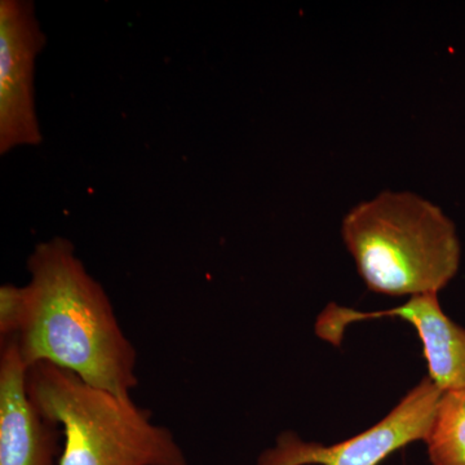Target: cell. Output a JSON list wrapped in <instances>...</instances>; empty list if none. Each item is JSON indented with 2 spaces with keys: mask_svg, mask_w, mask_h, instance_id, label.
I'll use <instances>...</instances> for the list:
<instances>
[{
  "mask_svg": "<svg viewBox=\"0 0 465 465\" xmlns=\"http://www.w3.org/2000/svg\"><path fill=\"white\" fill-rule=\"evenodd\" d=\"M27 271L25 322L15 336L26 367L52 363L100 390L131 397L139 384L136 349L72 242L54 237L36 244Z\"/></svg>",
  "mask_w": 465,
  "mask_h": 465,
  "instance_id": "cell-1",
  "label": "cell"
},
{
  "mask_svg": "<svg viewBox=\"0 0 465 465\" xmlns=\"http://www.w3.org/2000/svg\"><path fill=\"white\" fill-rule=\"evenodd\" d=\"M341 235L366 286L382 295L439 293L460 265L455 225L412 192L361 202L342 220Z\"/></svg>",
  "mask_w": 465,
  "mask_h": 465,
  "instance_id": "cell-2",
  "label": "cell"
},
{
  "mask_svg": "<svg viewBox=\"0 0 465 465\" xmlns=\"http://www.w3.org/2000/svg\"><path fill=\"white\" fill-rule=\"evenodd\" d=\"M26 391L43 415L60 425L58 465H188L185 452L152 412L82 381L69 370L27 367Z\"/></svg>",
  "mask_w": 465,
  "mask_h": 465,
  "instance_id": "cell-3",
  "label": "cell"
},
{
  "mask_svg": "<svg viewBox=\"0 0 465 465\" xmlns=\"http://www.w3.org/2000/svg\"><path fill=\"white\" fill-rule=\"evenodd\" d=\"M442 393L425 378L374 427L335 445L305 442L283 432L256 465H379L403 446L425 440Z\"/></svg>",
  "mask_w": 465,
  "mask_h": 465,
  "instance_id": "cell-4",
  "label": "cell"
},
{
  "mask_svg": "<svg viewBox=\"0 0 465 465\" xmlns=\"http://www.w3.org/2000/svg\"><path fill=\"white\" fill-rule=\"evenodd\" d=\"M45 42L33 2H0V154L42 143L34 73Z\"/></svg>",
  "mask_w": 465,
  "mask_h": 465,
  "instance_id": "cell-5",
  "label": "cell"
},
{
  "mask_svg": "<svg viewBox=\"0 0 465 465\" xmlns=\"http://www.w3.org/2000/svg\"><path fill=\"white\" fill-rule=\"evenodd\" d=\"M397 317L414 326L430 370V379L440 391H465V329L446 316L437 293L411 296L390 311L358 312L330 304L318 317L316 332L339 347L349 324L360 321Z\"/></svg>",
  "mask_w": 465,
  "mask_h": 465,
  "instance_id": "cell-6",
  "label": "cell"
},
{
  "mask_svg": "<svg viewBox=\"0 0 465 465\" xmlns=\"http://www.w3.org/2000/svg\"><path fill=\"white\" fill-rule=\"evenodd\" d=\"M27 367L16 339L0 351V465H58L60 425L39 411L26 391Z\"/></svg>",
  "mask_w": 465,
  "mask_h": 465,
  "instance_id": "cell-7",
  "label": "cell"
},
{
  "mask_svg": "<svg viewBox=\"0 0 465 465\" xmlns=\"http://www.w3.org/2000/svg\"><path fill=\"white\" fill-rule=\"evenodd\" d=\"M424 440L432 465H465V391H443Z\"/></svg>",
  "mask_w": 465,
  "mask_h": 465,
  "instance_id": "cell-8",
  "label": "cell"
},
{
  "mask_svg": "<svg viewBox=\"0 0 465 465\" xmlns=\"http://www.w3.org/2000/svg\"><path fill=\"white\" fill-rule=\"evenodd\" d=\"M26 316L25 286L3 284L0 287V336L15 338L23 329Z\"/></svg>",
  "mask_w": 465,
  "mask_h": 465,
  "instance_id": "cell-9",
  "label": "cell"
}]
</instances>
